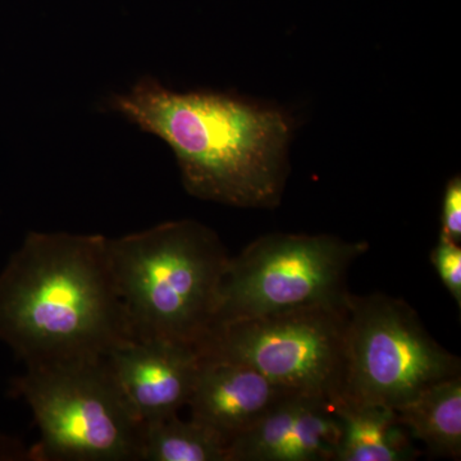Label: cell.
<instances>
[{
  "label": "cell",
  "instance_id": "14",
  "mask_svg": "<svg viewBox=\"0 0 461 461\" xmlns=\"http://www.w3.org/2000/svg\"><path fill=\"white\" fill-rule=\"evenodd\" d=\"M430 263L435 267L439 280L461 308V248L460 244L438 236V241L430 253Z\"/></svg>",
  "mask_w": 461,
  "mask_h": 461
},
{
  "label": "cell",
  "instance_id": "5",
  "mask_svg": "<svg viewBox=\"0 0 461 461\" xmlns=\"http://www.w3.org/2000/svg\"><path fill=\"white\" fill-rule=\"evenodd\" d=\"M368 248L366 241L332 235L269 233L254 240L230 258L213 327L313 306L345 305L350 295L348 269Z\"/></svg>",
  "mask_w": 461,
  "mask_h": 461
},
{
  "label": "cell",
  "instance_id": "2",
  "mask_svg": "<svg viewBox=\"0 0 461 461\" xmlns=\"http://www.w3.org/2000/svg\"><path fill=\"white\" fill-rule=\"evenodd\" d=\"M107 241L30 232L0 273V341L26 366L100 359L135 339Z\"/></svg>",
  "mask_w": 461,
  "mask_h": 461
},
{
  "label": "cell",
  "instance_id": "11",
  "mask_svg": "<svg viewBox=\"0 0 461 461\" xmlns=\"http://www.w3.org/2000/svg\"><path fill=\"white\" fill-rule=\"evenodd\" d=\"M332 403L342 424L336 461H412L420 456L393 409L360 405L341 397Z\"/></svg>",
  "mask_w": 461,
  "mask_h": 461
},
{
  "label": "cell",
  "instance_id": "6",
  "mask_svg": "<svg viewBox=\"0 0 461 461\" xmlns=\"http://www.w3.org/2000/svg\"><path fill=\"white\" fill-rule=\"evenodd\" d=\"M460 359L429 335L405 300L348 299L341 399L396 409L430 384L460 375Z\"/></svg>",
  "mask_w": 461,
  "mask_h": 461
},
{
  "label": "cell",
  "instance_id": "8",
  "mask_svg": "<svg viewBox=\"0 0 461 461\" xmlns=\"http://www.w3.org/2000/svg\"><path fill=\"white\" fill-rule=\"evenodd\" d=\"M109 368L144 426L189 403L203 359L198 348L169 339H132L108 354Z\"/></svg>",
  "mask_w": 461,
  "mask_h": 461
},
{
  "label": "cell",
  "instance_id": "15",
  "mask_svg": "<svg viewBox=\"0 0 461 461\" xmlns=\"http://www.w3.org/2000/svg\"><path fill=\"white\" fill-rule=\"evenodd\" d=\"M439 235L460 244L461 241V178L455 176L446 185L441 209Z\"/></svg>",
  "mask_w": 461,
  "mask_h": 461
},
{
  "label": "cell",
  "instance_id": "1",
  "mask_svg": "<svg viewBox=\"0 0 461 461\" xmlns=\"http://www.w3.org/2000/svg\"><path fill=\"white\" fill-rule=\"evenodd\" d=\"M104 107L165 141L194 198L245 209L281 204L295 121L286 109L230 91H175L144 76Z\"/></svg>",
  "mask_w": 461,
  "mask_h": 461
},
{
  "label": "cell",
  "instance_id": "12",
  "mask_svg": "<svg viewBox=\"0 0 461 461\" xmlns=\"http://www.w3.org/2000/svg\"><path fill=\"white\" fill-rule=\"evenodd\" d=\"M393 411L411 438L432 456L460 459L461 375L430 384Z\"/></svg>",
  "mask_w": 461,
  "mask_h": 461
},
{
  "label": "cell",
  "instance_id": "10",
  "mask_svg": "<svg viewBox=\"0 0 461 461\" xmlns=\"http://www.w3.org/2000/svg\"><path fill=\"white\" fill-rule=\"evenodd\" d=\"M288 395L293 393L245 364L203 359L187 405L193 420L230 444Z\"/></svg>",
  "mask_w": 461,
  "mask_h": 461
},
{
  "label": "cell",
  "instance_id": "4",
  "mask_svg": "<svg viewBox=\"0 0 461 461\" xmlns=\"http://www.w3.org/2000/svg\"><path fill=\"white\" fill-rule=\"evenodd\" d=\"M11 395L25 400L41 430L32 461L141 460L144 424L107 357L27 366Z\"/></svg>",
  "mask_w": 461,
  "mask_h": 461
},
{
  "label": "cell",
  "instance_id": "16",
  "mask_svg": "<svg viewBox=\"0 0 461 461\" xmlns=\"http://www.w3.org/2000/svg\"><path fill=\"white\" fill-rule=\"evenodd\" d=\"M0 459L32 461V447L12 437L0 436Z\"/></svg>",
  "mask_w": 461,
  "mask_h": 461
},
{
  "label": "cell",
  "instance_id": "13",
  "mask_svg": "<svg viewBox=\"0 0 461 461\" xmlns=\"http://www.w3.org/2000/svg\"><path fill=\"white\" fill-rule=\"evenodd\" d=\"M230 442L193 420L177 415L144 426L141 460L144 461H227Z\"/></svg>",
  "mask_w": 461,
  "mask_h": 461
},
{
  "label": "cell",
  "instance_id": "7",
  "mask_svg": "<svg viewBox=\"0 0 461 461\" xmlns=\"http://www.w3.org/2000/svg\"><path fill=\"white\" fill-rule=\"evenodd\" d=\"M348 303L220 324L198 348L205 360L245 364L293 395L333 400L344 378Z\"/></svg>",
  "mask_w": 461,
  "mask_h": 461
},
{
  "label": "cell",
  "instance_id": "3",
  "mask_svg": "<svg viewBox=\"0 0 461 461\" xmlns=\"http://www.w3.org/2000/svg\"><path fill=\"white\" fill-rule=\"evenodd\" d=\"M107 247L133 339L198 346L213 327L230 260L217 233L196 221H171L108 239Z\"/></svg>",
  "mask_w": 461,
  "mask_h": 461
},
{
  "label": "cell",
  "instance_id": "9",
  "mask_svg": "<svg viewBox=\"0 0 461 461\" xmlns=\"http://www.w3.org/2000/svg\"><path fill=\"white\" fill-rule=\"evenodd\" d=\"M341 437L330 400L288 395L230 441L227 461H336Z\"/></svg>",
  "mask_w": 461,
  "mask_h": 461
}]
</instances>
